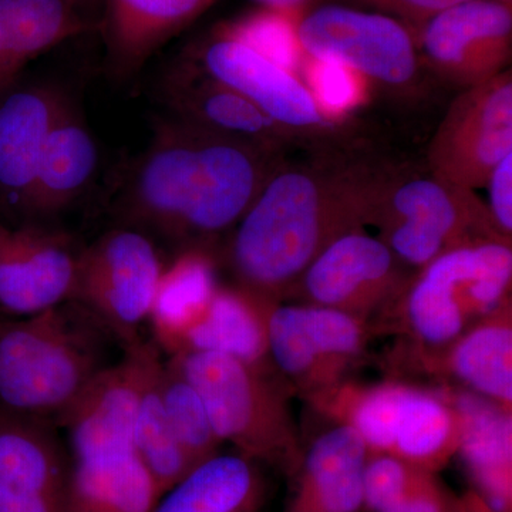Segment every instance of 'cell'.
I'll return each instance as SVG.
<instances>
[{"label":"cell","instance_id":"20","mask_svg":"<svg viewBox=\"0 0 512 512\" xmlns=\"http://www.w3.org/2000/svg\"><path fill=\"white\" fill-rule=\"evenodd\" d=\"M136 406V362L123 348L119 362L94 377L56 420L69 437L70 456L134 448Z\"/></svg>","mask_w":512,"mask_h":512},{"label":"cell","instance_id":"2","mask_svg":"<svg viewBox=\"0 0 512 512\" xmlns=\"http://www.w3.org/2000/svg\"><path fill=\"white\" fill-rule=\"evenodd\" d=\"M174 117L154 123L150 146L117 200L126 227L194 247L232 229L284 161Z\"/></svg>","mask_w":512,"mask_h":512},{"label":"cell","instance_id":"40","mask_svg":"<svg viewBox=\"0 0 512 512\" xmlns=\"http://www.w3.org/2000/svg\"><path fill=\"white\" fill-rule=\"evenodd\" d=\"M495 2L503 3V5L510 6V8H512V0H495Z\"/></svg>","mask_w":512,"mask_h":512},{"label":"cell","instance_id":"38","mask_svg":"<svg viewBox=\"0 0 512 512\" xmlns=\"http://www.w3.org/2000/svg\"><path fill=\"white\" fill-rule=\"evenodd\" d=\"M454 512H494L487 504L481 500L474 491L464 494L458 500L456 511Z\"/></svg>","mask_w":512,"mask_h":512},{"label":"cell","instance_id":"29","mask_svg":"<svg viewBox=\"0 0 512 512\" xmlns=\"http://www.w3.org/2000/svg\"><path fill=\"white\" fill-rule=\"evenodd\" d=\"M443 353L441 365L461 389L511 409V303L468 329Z\"/></svg>","mask_w":512,"mask_h":512},{"label":"cell","instance_id":"21","mask_svg":"<svg viewBox=\"0 0 512 512\" xmlns=\"http://www.w3.org/2000/svg\"><path fill=\"white\" fill-rule=\"evenodd\" d=\"M97 164L96 141L67 100L47 136L22 222L49 224L92 183Z\"/></svg>","mask_w":512,"mask_h":512},{"label":"cell","instance_id":"24","mask_svg":"<svg viewBox=\"0 0 512 512\" xmlns=\"http://www.w3.org/2000/svg\"><path fill=\"white\" fill-rule=\"evenodd\" d=\"M215 0H114L107 3L106 36L114 72L143 66L165 42L187 28Z\"/></svg>","mask_w":512,"mask_h":512},{"label":"cell","instance_id":"32","mask_svg":"<svg viewBox=\"0 0 512 512\" xmlns=\"http://www.w3.org/2000/svg\"><path fill=\"white\" fill-rule=\"evenodd\" d=\"M299 16L262 8L224 23L214 35L242 43L299 77L306 60L296 33Z\"/></svg>","mask_w":512,"mask_h":512},{"label":"cell","instance_id":"15","mask_svg":"<svg viewBox=\"0 0 512 512\" xmlns=\"http://www.w3.org/2000/svg\"><path fill=\"white\" fill-rule=\"evenodd\" d=\"M79 254L60 229L0 218V308L22 318L72 301Z\"/></svg>","mask_w":512,"mask_h":512},{"label":"cell","instance_id":"35","mask_svg":"<svg viewBox=\"0 0 512 512\" xmlns=\"http://www.w3.org/2000/svg\"><path fill=\"white\" fill-rule=\"evenodd\" d=\"M488 215L501 238L512 237V153L500 161L488 178Z\"/></svg>","mask_w":512,"mask_h":512},{"label":"cell","instance_id":"27","mask_svg":"<svg viewBox=\"0 0 512 512\" xmlns=\"http://www.w3.org/2000/svg\"><path fill=\"white\" fill-rule=\"evenodd\" d=\"M266 497L256 461L218 453L165 493L153 512H264Z\"/></svg>","mask_w":512,"mask_h":512},{"label":"cell","instance_id":"1","mask_svg":"<svg viewBox=\"0 0 512 512\" xmlns=\"http://www.w3.org/2000/svg\"><path fill=\"white\" fill-rule=\"evenodd\" d=\"M392 165L352 147L282 161L234 227L228 259L238 286L268 302L292 295L330 242L367 225Z\"/></svg>","mask_w":512,"mask_h":512},{"label":"cell","instance_id":"31","mask_svg":"<svg viewBox=\"0 0 512 512\" xmlns=\"http://www.w3.org/2000/svg\"><path fill=\"white\" fill-rule=\"evenodd\" d=\"M161 396L175 439L195 467L217 456L218 439L200 393L168 357L161 367Z\"/></svg>","mask_w":512,"mask_h":512},{"label":"cell","instance_id":"8","mask_svg":"<svg viewBox=\"0 0 512 512\" xmlns=\"http://www.w3.org/2000/svg\"><path fill=\"white\" fill-rule=\"evenodd\" d=\"M163 269L151 237L136 228L111 229L80 249L72 301L103 320L124 348L150 318Z\"/></svg>","mask_w":512,"mask_h":512},{"label":"cell","instance_id":"26","mask_svg":"<svg viewBox=\"0 0 512 512\" xmlns=\"http://www.w3.org/2000/svg\"><path fill=\"white\" fill-rule=\"evenodd\" d=\"M87 30L67 0H0V94L32 60Z\"/></svg>","mask_w":512,"mask_h":512},{"label":"cell","instance_id":"33","mask_svg":"<svg viewBox=\"0 0 512 512\" xmlns=\"http://www.w3.org/2000/svg\"><path fill=\"white\" fill-rule=\"evenodd\" d=\"M299 79L329 119L348 116L366 99V82L345 64L306 56Z\"/></svg>","mask_w":512,"mask_h":512},{"label":"cell","instance_id":"3","mask_svg":"<svg viewBox=\"0 0 512 512\" xmlns=\"http://www.w3.org/2000/svg\"><path fill=\"white\" fill-rule=\"evenodd\" d=\"M119 336L76 301L0 319V409L55 421L113 366Z\"/></svg>","mask_w":512,"mask_h":512},{"label":"cell","instance_id":"12","mask_svg":"<svg viewBox=\"0 0 512 512\" xmlns=\"http://www.w3.org/2000/svg\"><path fill=\"white\" fill-rule=\"evenodd\" d=\"M414 35L424 67L467 89L507 70L512 8L495 0H467L443 10Z\"/></svg>","mask_w":512,"mask_h":512},{"label":"cell","instance_id":"6","mask_svg":"<svg viewBox=\"0 0 512 512\" xmlns=\"http://www.w3.org/2000/svg\"><path fill=\"white\" fill-rule=\"evenodd\" d=\"M367 225L400 264L423 268L450 249L500 239L476 191L443 183L426 171L393 165L380 188ZM510 242V241H507Z\"/></svg>","mask_w":512,"mask_h":512},{"label":"cell","instance_id":"5","mask_svg":"<svg viewBox=\"0 0 512 512\" xmlns=\"http://www.w3.org/2000/svg\"><path fill=\"white\" fill-rule=\"evenodd\" d=\"M511 282V242L485 239L437 256L397 298L416 342L444 352L468 329L511 303Z\"/></svg>","mask_w":512,"mask_h":512},{"label":"cell","instance_id":"19","mask_svg":"<svg viewBox=\"0 0 512 512\" xmlns=\"http://www.w3.org/2000/svg\"><path fill=\"white\" fill-rule=\"evenodd\" d=\"M443 394L457 414V454L471 491L494 512H512L511 409L464 389Z\"/></svg>","mask_w":512,"mask_h":512},{"label":"cell","instance_id":"9","mask_svg":"<svg viewBox=\"0 0 512 512\" xmlns=\"http://www.w3.org/2000/svg\"><path fill=\"white\" fill-rule=\"evenodd\" d=\"M512 153V72L457 94L427 148V171L443 183L476 191Z\"/></svg>","mask_w":512,"mask_h":512},{"label":"cell","instance_id":"10","mask_svg":"<svg viewBox=\"0 0 512 512\" xmlns=\"http://www.w3.org/2000/svg\"><path fill=\"white\" fill-rule=\"evenodd\" d=\"M366 320L338 309L271 303L266 339L272 366L285 383L315 396L340 383L365 349Z\"/></svg>","mask_w":512,"mask_h":512},{"label":"cell","instance_id":"36","mask_svg":"<svg viewBox=\"0 0 512 512\" xmlns=\"http://www.w3.org/2000/svg\"><path fill=\"white\" fill-rule=\"evenodd\" d=\"M366 5L375 6L384 15L396 16L400 22L409 26L414 33L440 12L467 0H359Z\"/></svg>","mask_w":512,"mask_h":512},{"label":"cell","instance_id":"34","mask_svg":"<svg viewBox=\"0 0 512 512\" xmlns=\"http://www.w3.org/2000/svg\"><path fill=\"white\" fill-rule=\"evenodd\" d=\"M437 473L424 471L419 480L392 507L383 512H454L458 500L437 480Z\"/></svg>","mask_w":512,"mask_h":512},{"label":"cell","instance_id":"30","mask_svg":"<svg viewBox=\"0 0 512 512\" xmlns=\"http://www.w3.org/2000/svg\"><path fill=\"white\" fill-rule=\"evenodd\" d=\"M458 437L457 414L446 396L407 384L389 454L437 473L456 456Z\"/></svg>","mask_w":512,"mask_h":512},{"label":"cell","instance_id":"39","mask_svg":"<svg viewBox=\"0 0 512 512\" xmlns=\"http://www.w3.org/2000/svg\"><path fill=\"white\" fill-rule=\"evenodd\" d=\"M67 2L79 10L80 13H83V10L93 8V6L97 5L100 0H67Z\"/></svg>","mask_w":512,"mask_h":512},{"label":"cell","instance_id":"14","mask_svg":"<svg viewBox=\"0 0 512 512\" xmlns=\"http://www.w3.org/2000/svg\"><path fill=\"white\" fill-rule=\"evenodd\" d=\"M69 456L55 421L0 409V512H69Z\"/></svg>","mask_w":512,"mask_h":512},{"label":"cell","instance_id":"18","mask_svg":"<svg viewBox=\"0 0 512 512\" xmlns=\"http://www.w3.org/2000/svg\"><path fill=\"white\" fill-rule=\"evenodd\" d=\"M336 423V421H335ZM365 441L346 424L322 431L293 471L284 512H366L363 470Z\"/></svg>","mask_w":512,"mask_h":512},{"label":"cell","instance_id":"7","mask_svg":"<svg viewBox=\"0 0 512 512\" xmlns=\"http://www.w3.org/2000/svg\"><path fill=\"white\" fill-rule=\"evenodd\" d=\"M306 56L345 64L393 96H417L423 83L416 35L399 19L346 6L308 9L296 22Z\"/></svg>","mask_w":512,"mask_h":512},{"label":"cell","instance_id":"17","mask_svg":"<svg viewBox=\"0 0 512 512\" xmlns=\"http://www.w3.org/2000/svg\"><path fill=\"white\" fill-rule=\"evenodd\" d=\"M47 86L10 87L0 94V211L22 222L37 165L53 124L66 104Z\"/></svg>","mask_w":512,"mask_h":512},{"label":"cell","instance_id":"37","mask_svg":"<svg viewBox=\"0 0 512 512\" xmlns=\"http://www.w3.org/2000/svg\"><path fill=\"white\" fill-rule=\"evenodd\" d=\"M255 2H258L262 8L279 10V12L299 16L319 0H255Z\"/></svg>","mask_w":512,"mask_h":512},{"label":"cell","instance_id":"11","mask_svg":"<svg viewBox=\"0 0 512 512\" xmlns=\"http://www.w3.org/2000/svg\"><path fill=\"white\" fill-rule=\"evenodd\" d=\"M197 64L315 150L350 146L346 121L329 119L296 74L242 43L214 35L202 47Z\"/></svg>","mask_w":512,"mask_h":512},{"label":"cell","instance_id":"23","mask_svg":"<svg viewBox=\"0 0 512 512\" xmlns=\"http://www.w3.org/2000/svg\"><path fill=\"white\" fill-rule=\"evenodd\" d=\"M124 348L133 353L137 369V406L134 419V450L146 467L161 497L195 466L175 439L161 396L163 356L156 342L138 338Z\"/></svg>","mask_w":512,"mask_h":512},{"label":"cell","instance_id":"16","mask_svg":"<svg viewBox=\"0 0 512 512\" xmlns=\"http://www.w3.org/2000/svg\"><path fill=\"white\" fill-rule=\"evenodd\" d=\"M161 99L171 117L217 136L284 156L292 147L315 150L279 126L252 101L204 72L197 63L174 67L161 83Z\"/></svg>","mask_w":512,"mask_h":512},{"label":"cell","instance_id":"28","mask_svg":"<svg viewBox=\"0 0 512 512\" xmlns=\"http://www.w3.org/2000/svg\"><path fill=\"white\" fill-rule=\"evenodd\" d=\"M218 288L217 262L208 245L185 247L164 265L148 318L161 352L173 355Z\"/></svg>","mask_w":512,"mask_h":512},{"label":"cell","instance_id":"41","mask_svg":"<svg viewBox=\"0 0 512 512\" xmlns=\"http://www.w3.org/2000/svg\"><path fill=\"white\" fill-rule=\"evenodd\" d=\"M114 2V0H106V3Z\"/></svg>","mask_w":512,"mask_h":512},{"label":"cell","instance_id":"13","mask_svg":"<svg viewBox=\"0 0 512 512\" xmlns=\"http://www.w3.org/2000/svg\"><path fill=\"white\" fill-rule=\"evenodd\" d=\"M406 282L404 265L392 249L360 228L330 242L303 272L292 295L366 320L396 301Z\"/></svg>","mask_w":512,"mask_h":512},{"label":"cell","instance_id":"25","mask_svg":"<svg viewBox=\"0 0 512 512\" xmlns=\"http://www.w3.org/2000/svg\"><path fill=\"white\" fill-rule=\"evenodd\" d=\"M160 498L134 448L72 457L69 512H153Z\"/></svg>","mask_w":512,"mask_h":512},{"label":"cell","instance_id":"22","mask_svg":"<svg viewBox=\"0 0 512 512\" xmlns=\"http://www.w3.org/2000/svg\"><path fill=\"white\" fill-rule=\"evenodd\" d=\"M274 302L241 288L221 286L200 319L184 333L173 355L221 353L266 373L275 372L268 353L266 312ZM279 376V375H278Z\"/></svg>","mask_w":512,"mask_h":512},{"label":"cell","instance_id":"4","mask_svg":"<svg viewBox=\"0 0 512 512\" xmlns=\"http://www.w3.org/2000/svg\"><path fill=\"white\" fill-rule=\"evenodd\" d=\"M200 393L218 439L256 463L291 476L303 447L286 399L285 383L234 359L211 352L168 356Z\"/></svg>","mask_w":512,"mask_h":512}]
</instances>
